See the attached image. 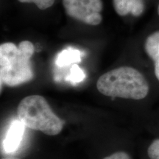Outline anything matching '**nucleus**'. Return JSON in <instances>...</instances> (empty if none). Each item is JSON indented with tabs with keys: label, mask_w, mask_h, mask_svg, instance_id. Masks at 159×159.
Segmentation results:
<instances>
[{
	"label": "nucleus",
	"mask_w": 159,
	"mask_h": 159,
	"mask_svg": "<svg viewBox=\"0 0 159 159\" xmlns=\"http://www.w3.org/2000/svg\"><path fill=\"white\" fill-rule=\"evenodd\" d=\"M35 47L29 41H23L17 47L12 42L0 46V79L2 84L10 87L28 83L34 77L31 57Z\"/></svg>",
	"instance_id": "obj_1"
},
{
	"label": "nucleus",
	"mask_w": 159,
	"mask_h": 159,
	"mask_svg": "<svg viewBox=\"0 0 159 159\" xmlns=\"http://www.w3.org/2000/svg\"><path fill=\"white\" fill-rule=\"evenodd\" d=\"M97 88L105 96L135 100L145 98L150 89L144 75L130 66H121L105 73L97 80Z\"/></svg>",
	"instance_id": "obj_2"
},
{
	"label": "nucleus",
	"mask_w": 159,
	"mask_h": 159,
	"mask_svg": "<svg viewBox=\"0 0 159 159\" xmlns=\"http://www.w3.org/2000/svg\"><path fill=\"white\" fill-rule=\"evenodd\" d=\"M16 112L25 127L48 136H56L63 128L64 122L53 112L47 99L41 95H30L21 99Z\"/></svg>",
	"instance_id": "obj_3"
},
{
	"label": "nucleus",
	"mask_w": 159,
	"mask_h": 159,
	"mask_svg": "<svg viewBox=\"0 0 159 159\" xmlns=\"http://www.w3.org/2000/svg\"><path fill=\"white\" fill-rule=\"evenodd\" d=\"M66 14L89 25H97L102 20V0H63Z\"/></svg>",
	"instance_id": "obj_4"
},
{
	"label": "nucleus",
	"mask_w": 159,
	"mask_h": 159,
	"mask_svg": "<svg viewBox=\"0 0 159 159\" xmlns=\"http://www.w3.org/2000/svg\"><path fill=\"white\" fill-rule=\"evenodd\" d=\"M25 125L21 120H14L10 125L2 145L6 152H13L19 148L23 139Z\"/></svg>",
	"instance_id": "obj_5"
},
{
	"label": "nucleus",
	"mask_w": 159,
	"mask_h": 159,
	"mask_svg": "<svg viewBox=\"0 0 159 159\" xmlns=\"http://www.w3.org/2000/svg\"><path fill=\"white\" fill-rule=\"evenodd\" d=\"M114 8L117 14L125 16L128 14L139 17L144 13V0H113Z\"/></svg>",
	"instance_id": "obj_6"
},
{
	"label": "nucleus",
	"mask_w": 159,
	"mask_h": 159,
	"mask_svg": "<svg viewBox=\"0 0 159 159\" xmlns=\"http://www.w3.org/2000/svg\"><path fill=\"white\" fill-rule=\"evenodd\" d=\"M145 53L154 63L159 62V30L147 37L144 43Z\"/></svg>",
	"instance_id": "obj_7"
},
{
	"label": "nucleus",
	"mask_w": 159,
	"mask_h": 159,
	"mask_svg": "<svg viewBox=\"0 0 159 159\" xmlns=\"http://www.w3.org/2000/svg\"><path fill=\"white\" fill-rule=\"evenodd\" d=\"M80 61V53L75 49H66L61 52L57 57L56 63L58 66H65L72 63Z\"/></svg>",
	"instance_id": "obj_8"
},
{
	"label": "nucleus",
	"mask_w": 159,
	"mask_h": 159,
	"mask_svg": "<svg viewBox=\"0 0 159 159\" xmlns=\"http://www.w3.org/2000/svg\"><path fill=\"white\" fill-rule=\"evenodd\" d=\"M85 75L83 71L77 64H74L71 66L70 75L67 77V80L72 83H77L83 81L85 79Z\"/></svg>",
	"instance_id": "obj_9"
},
{
	"label": "nucleus",
	"mask_w": 159,
	"mask_h": 159,
	"mask_svg": "<svg viewBox=\"0 0 159 159\" xmlns=\"http://www.w3.org/2000/svg\"><path fill=\"white\" fill-rule=\"evenodd\" d=\"M21 3H34L40 10H46L50 7L55 0H18Z\"/></svg>",
	"instance_id": "obj_10"
},
{
	"label": "nucleus",
	"mask_w": 159,
	"mask_h": 159,
	"mask_svg": "<svg viewBox=\"0 0 159 159\" xmlns=\"http://www.w3.org/2000/svg\"><path fill=\"white\" fill-rule=\"evenodd\" d=\"M150 159H159V139H156L150 145L148 150Z\"/></svg>",
	"instance_id": "obj_11"
},
{
	"label": "nucleus",
	"mask_w": 159,
	"mask_h": 159,
	"mask_svg": "<svg viewBox=\"0 0 159 159\" xmlns=\"http://www.w3.org/2000/svg\"><path fill=\"white\" fill-rule=\"evenodd\" d=\"M102 159H131V158L127 152H123V151H119V152H114L111 156L105 157Z\"/></svg>",
	"instance_id": "obj_12"
},
{
	"label": "nucleus",
	"mask_w": 159,
	"mask_h": 159,
	"mask_svg": "<svg viewBox=\"0 0 159 159\" xmlns=\"http://www.w3.org/2000/svg\"><path fill=\"white\" fill-rule=\"evenodd\" d=\"M154 71L156 78L159 80V62L154 63Z\"/></svg>",
	"instance_id": "obj_13"
},
{
	"label": "nucleus",
	"mask_w": 159,
	"mask_h": 159,
	"mask_svg": "<svg viewBox=\"0 0 159 159\" xmlns=\"http://www.w3.org/2000/svg\"><path fill=\"white\" fill-rule=\"evenodd\" d=\"M1 159H21V158H16V157H8V158H2Z\"/></svg>",
	"instance_id": "obj_14"
},
{
	"label": "nucleus",
	"mask_w": 159,
	"mask_h": 159,
	"mask_svg": "<svg viewBox=\"0 0 159 159\" xmlns=\"http://www.w3.org/2000/svg\"><path fill=\"white\" fill-rule=\"evenodd\" d=\"M157 13H158V15L159 16V4H158V9H157Z\"/></svg>",
	"instance_id": "obj_15"
}]
</instances>
